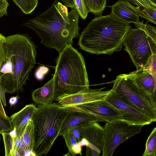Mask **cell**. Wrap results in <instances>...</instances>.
Wrapping results in <instances>:
<instances>
[{"label":"cell","instance_id":"cell-12","mask_svg":"<svg viewBox=\"0 0 156 156\" xmlns=\"http://www.w3.org/2000/svg\"><path fill=\"white\" fill-rule=\"evenodd\" d=\"M104 88L85 89L72 94L63 95L56 98V101L62 107L87 103L104 99L109 90H102Z\"/></svg>","mask_w":156,"mask_h":156},{"label":"cell","instance_id":"cell-15","mask_svg":"<svg viewBox=\"0 0 156 156\" xmlns=\"http://www.w3.org/2000/svg\"><path fill=\"white\" fill-rule=\"evenodd\" d=\"M56 82L54 75L43 86L34 90L31 93L32 99L34 102L44 105L52 103L56 99Z\"/></svg>","mask_w":156,"mask_h":156},{"label":"cell","instance_id":"cell-20","mask_svg":"<svg viewBox=\"0 0 156 156\" xmlns=\"http://www.w3.org/2000/svg\"><path fill=\"white\" fill-rule=\"evenodd\" d=\"M89 12L100 16L106 7L107 0H83Z\"/></svg>","mask_w":156,"mask_h":156},{"label":"cell","instance_id":"cell-16","mask_svg":"<svg viewBox=\"0 0 156 156\" xmlns=\"http://www.w3.org/2000/svg\"><path fill=\"white\" fill-rule=\"evenodd\" d=\"M99 122L96 119L85 113L70 111L62 126L58 136L74 127L82 126L94 122Z\"/></svg>","mask_w":156,"mask_h":156},{"label":"cell","instance_id":"cell-32","mask_svg":"<svg viewBox=\"0 0 156 156\" xmlns=\"http://www.w3.org/2000/svg\"><path fill=\"white\" fill-rule=\"evenodd\" d=\"M69 130L78 143L81 141L82 139L81 126L74 127Z\"/></svg>","mask_w":156,"mask_h":156},{"label":"cell","instance_id":"cell-18","mask_svg":"<svg viewBox=\"0 0 156 156\" xmlns=\"http://www.w3.org/2000/svg\"><path fill=\"white\" fill-rule=\"evenodd\" d=\"M17 136L21 141L27 153L35 156L33 150L35 144L34 125L32 119L27 124L16 130Z\"/></svg>","mask_w":156,"mask_h":156},{"label":"cell","instance_id":"cell-38","mask_svg":"<svg viewBox=\"0 0 156 156\" xmlns=\"http://www.w3.org/2000/svg\"><path fill=\"white\" fill-rule=\"evenodd\" d=\"M1 134H0V141H1ZM0 151H1V150H0Z\"/></svg>","mask_w":156,"mask_h":156},{"label":"cell","instance_id":"cell-6","mask_svg":"<svg viewBox=\"0 0 156 156\" xmlns=\"http://www.w3.org/2000/svg\"><path fill=\"white\" fill-rule=\"evenodd\" d=\"M123 44L137 71H141L151 56L156 54V39L139 28H129Z\"/></svg>","mask_w":156,"mask_h":156},{"label":"cell","instance_id":"cell-36","mask_svg":"<svg viewBox=\"0 0 156 156\" xmlns=\"http://www.w3.org/2000/svg\"><path fill=\"white\" fill-rule=\"evenodd\" d=\"M0 112L3 117L7 119H9V117H8L6 115L4 109L3 108L2 103L0 98Z\"/></svg>","mask_w":156,"mask_h":156},{"label":"cell","instance_id":"cell-8","mask_svg":"<svg viewBox=\"0 0 156 156\" xmlns=\"http://www.w3.org/2000/svg\"><path fill=\"white\" fill-rule=\"evenodd\" d=\"M141 125H131L123 120L106 122L103 127L102 156H112L117 147L128 138L140 133Z\"/></svg>","mask_w":156,"mask_h":156},{"label":"cell","instance_id":"cell-7","mask_svg":"<svg viewBox=\"0 0 156 156\" xmlns=\"http://www.w3.org/2000/svg\"><path fill=\"white\" fill-rule=\"evenodd\" d=\"M113 82L112 90L118 96L156 122V107L127 74L118 75Z\"/></svg>","mask_w":156,"mask_h":156},{"label":"cell","instance_id":"cell-2","mask_svg":"<svg viewBox=\"0 0 156 156\" xmlns=\"http://www.w3.org/2000/svg\"><path fill=\"white\" fill-rule=\"evenodd\" d=\"M27 34L5 37V61L0 69V83L5 93L23 90L30 73L35 66L36 46Z\"/></svg>","mask_w":156,"mask_h":156},{"label":"cell","instance_id":"cell-31","mask_svg":"<svg viewBox=\"0 0 156 156\" xmlns=\"http://www.w3.org/2000/svg\"><path fill=\"white\" fill-rule=\"evenodd\" d=\"M5 37L0 33V69L3 63L5 60L4 47Z\"/></svg>","mask_w":156,"mask_h":156},{"label":"cell","instance_id":"cell-33","mask_svg":"<svg viewBox=\"0 0 156 156\" xmlns=\"http://www.w3.org/2000/svg\"><path fill=\"white\" fill-rule=\"evenodd\" d=\"M9 5L6 0H0V18L4 15H7V10Z\"/></svg>","mask_w":156,"mask_h":156},{"label":"cell","instance_id":"cell-4","mask_svg":"<svg viewBox=\"0 0 156 156\" xmlns=\"http://www.w3.org/2000/svg\"><path fill=\"white\" fill-rule=\"evenodd\" d=\"M55 62L54 75L56 82L57 97L75 94L89 88L84 59L72 44L66 46L59 52Z\"/></svg>","mask_w":156,"mask_h":156},{"label":"cell","instance_id":"cell-5","mask_svg":"<svg viewBox=\"0 0 156 156\" xmlns=\"http://www.w3.org/2000/svg\"><path fill=\"white\" fill-rule=\"evenodd\" d=\"M32 118L34 128L35 156L46 154L58 135L70 111L58 104H39Z\"/></svg>","mask_w":156,"mask_h":156},{"label":"cell","instance_id":"cell-9","mask_svg":"<svg viewBox=\"0 0 156 156\" xmlns=\"http://www.w3.org/2000/svg\"><path fill=\"white\" fill-rule=\"evenodd\" d=\"M62 107L69 111L85 113L97 119L99 122H110L122 120L119 112L104 99Z\"/></svg>","mask_w":156,"mask_h":156},{"label":"cell","instance_id":"cell-29","mask_svg":"<svg viewBox=\"0 0 156 156\" xmlns=\"http://www.w3.org/2000/svg\"><path fill=\"white\" fill-rule=\"evenodd\" d=\"M12 130L10 119L4 118L0 112V134L3 132H10Z\"/></svg>","mask_w":156,"mask_h":156},{"label":"cell","instance_id":"cell-23","mask_svg":"<svg viewBox=\"0 0 156 156\" xmlns=\"http://www.w3.org/2000/svg\"><path fill=\"white\" fill-rule=\"evenodd\" d=\"M0 134L2 136L3 139L5 156H12L15 137L12 136L10 132H3Z\"/></svg>","mask_w":156,"mask_h":156},{"label":"cell","instance_id":"cell-24","mask_svg":"<svg viewBox=\"0 0 156 156\" xmlns=\"http://www.w3.org/2000/svg\"><path fill=\"white\" fill-rule=\"evenodd\" d=\"M74 8L83 19H85L89 12L83 0H73Z\"/></svg>","mask_w":156,"mask_h":156},{"label":"cell","instance_id":"cell-10","mask_svg":"<svg viewBox=\"0 0 156 156\" xmlns=\"http://www.w3.org/2000/svg\"><path fill=\"white\" fill-rule=\"evenodd\" d=\"M104 99L119 112L122 120L130 124L143 126L153 122L146 114L121 98L112 89Z\"/></svg>","mask_w":156,"mask_h":156},{"label":"cell","instance_id":"cell-30","mask_svg":"<svg viewBox=\"0 0 156 156\" xmlns=\"http://www.w3.org/2000/svg\"><path fill=\"white\" fill-rule=\"evenodd\" d=\"M49 69L44 66H40L37 68L34 73V76L38 80H43L44 76L49 72Z\"/></svg>","mask_w":156,"mask_h":156},{"label":"cell","instance_id":"cell-26","mask_svg":"<svg viewBox=\"0 0 156 156\" xmlns=\"http://www.w3.org/2000/svg\"><path fill=\"white\" fill-rule=\"evenodd\" d=\"M156 54L152 55L141 71L148 73L156 78Z\"/></svg>","mask_w":156,"mask_h":156},{"label":"cell","instance_id":"cell-14","mask_svg":"<svg viewBox=\"0 0 156 156\" xmlns=\"http://www.w3.org/2000/svg\"><path fill=\"white\" fill-rule=\"evenodd\" d=\"M111 13L129 23H138L140 17L138 8L124 0H119L110 6Z\"/></svg>","mask_w":156,"mask_h":156},{"label":"cell","instance_id":"cell-25","mask_svg":"<svg viewBox=\"0 0 156 156\" xmlns=\"http://www.w3.org/2000/svg\"><path fill=\"white\" fill-rule=\"evenodd\" d=\"M131 4L136 5L137 8L149 10L156 9V4L149 0H124Z\"/></svg>","mask_w":156,"mask_h":156},{"label":"cell","instance_id":"cell-11","mask_svg":"<svg viewBox=\"0 0 156 156\" xmlns=\"http://www.w3.org/2000/svg\"><path fill=\"white\" fill-rule=\"evenodd\" d=\"M82 139L84 138L87 142L86 155L99 156L102 151L104 146V131L98 122L83 126Z\"/></svg>","mask_w":156,"mask_h":156},{"label":"cell","instance_id":"cell-34","mask_svg":"<svg viewBox=\"0 0 156 156\" xmlns=\"http://www.w3.org/2000/svg\"><path fill=\"white\" fill-rule=\"evenodd\" d=\"M61 1L64 5L66 7L74 8V4L73 0H60Z\"/></svg>","mask_w":156,"mask_h":156},{"label":"cell","instance_id":"cell-37","mask_svg":"<svg viewBox=\"0 0 156 156\" xmlns=\"http://www.w3.org/2000/svg\"><path fill=\"white\" fill-rule=\"evenodd\" d=\"M154 4H156V0H149Z\"/></svg>","mask_w":156,"mask_h":156},{"label":"cell","instance_id":"cell-35","mask_svg":"<svg viewBox=\"0 0 156 156\" xmlns=\"http://www.w3.org/2000/svg\"><path fill=\"white\" fill-rule=\"evenodd\" d=\"M20 98V97L18 95L16 96L11 97L9 101V104L11 106L15 105L17 103L18 99Z\"/></svg>","mask_w":156,"mask_h":156},{"label":"cell","instance_id":"cell-13","mask_svg":"<svg viewBox=\"0 0 156 156\" xmlns=\"http://www.w3.org/2000/svg\"><path fill=\"white\" fill-rule=\"evenodd\" d=\"M149 98L156 107V78L151 74L142 71H136L127 74Z\"/></svg>","mask_w":156,"mask_h":156},{"label":"cell","instance_id":"cell-17","mask_svg":"<svg viewBox=\"0 0 156 156\" xmlns=\"http://www.w3.org/2000/svg\"><path fill=\"white\" fill-rule=\"evenodd\" d=\"M37 109L34 104H30L26 105L20 111L12 115L9 118L13 129L17 130L25 126L32 119Z\"/></svg>","mask_w":156,"mask_h":156},{"label":"cell","instance_id":"cell-1","mask_svg":"<svg viewBox=\"0 0 156 156\" xmlns=\"http://www.w3.org/2000/svg\"><path fill=\"white\" fill-rule=\"evenodd\" d=\"M79 17L74 8L68 12L67 7L55 0L46 10L22 25L34 31L45 46L59 53L66 46L72 44L73 38L79 37Z\"/></svg>","mask_w":156,"mask_h":156},{"label":"cell","instance_id":"cell-21","mask_svg":"<svg viewBox=\"0 0 156 156\" xmlns=\"http://www.w3.org/2000/svg\"><path fill=\"white\" fill-rule=\"evenodd\" d=\"M142 156H156V127L153 129L145 144V149Z\"/></svg>","mask_w":156,"mask_h":156},{"label":"cell","instance_id":"cell-22","mask_svg":"<svg viewBox=\"0 0 156 156\" xmlns=\"http://www.w3.org/2000/svg\"><path fill=\"white\" fill-rule=\"evenodd\" d=\"M23 12L29 14L35 9L38 3V0H12Z\"/></svg>","mask_w":156,"mask_h":156},{"label":"cell","instance_id":"cell-27","mask_svg":"<svg viewBox=\"0 0 156 156\" xmlns=\"http://www.w3.org/2000/svg\"><path fill=\"white\" fill-rule=\"evenodd\" d=\"M138 9L140 16L149 22L156 24V9L150 10L139 8Z\"/></svg>","mask_w":156,"mask_h":156},{"label":"cell","instance_id":"cell-3","mask_svg":"<svg viewBox=\"0 0 156 156\" xmlns=\"http://www.w3.org/2000/svg\"><path fill=\"white\" fill-rule=\"evenodd\" d=\"M130 23L111 13L92 20L83 29L77 44L90 53L111 55L121 50Z\"/></svg>","mask_w":156,"mask_h":156},{"label":"cell","instance_id":"cell-28","mask_svg":"<svg viewBox=\"0 0 156 156\" xmlns=\"http://www.w3.org/2000/svg\"><path fill=\"white\" fill-rule=\"evenodd\" d=\"M143 21L138 23H134L136 28L143 30L151 37L156 39V27L150 24H144Z\"/></svg>","mask_w":156,"mask_h":156},{"label":"cell","instance_id":"cell-19","mask_svg":"<svg viewBox=\"0 0 156 156\" xmlns=\"http://www.w3.org/2000/svg\"><path fill=\"white\" fill-rule=\"evenodd\" d=\"M62 136L68 149V152L65 155L74 156L77 154L82 155V147L69 130L64 132Z\"/></svg>","mask_w":156,"mask_h":156}]
</instances>
